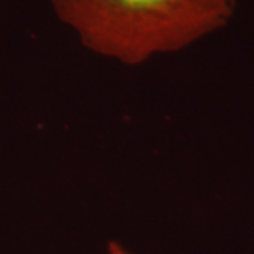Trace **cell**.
<instances>
[{
	"label": "cell",
	"instance_id": "1",
	"mask_svg": "<svg viewBox=\"0 0 254 254\" xmlns=\"http://www.w3.org/2000/svg\"><path fill=\"white\" fill-rule=\"evenodd\" d=\"M88 50L127 65L192 46L232 18L236 0H50Z\"/></svg>",
	"mask_w": 254,
	"mask_h": 254
}]
</instances>
